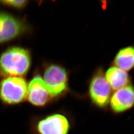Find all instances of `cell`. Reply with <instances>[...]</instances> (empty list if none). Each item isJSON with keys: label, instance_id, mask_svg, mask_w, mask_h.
<instances>
[{"label": "cell", "instance_id": "6da1fadb", "mask_svg": "<svg viewBox=\"0 0 134 134\" xmlns=\"http://www.w3.org/2000/svg\"><path fill=\"white\" fill-rule=\"evenodd\" d=\"M29 134H69L74 123L71 117L62 111L31 116Z\"/></svg>", "mask_w": 134, "mask_h": 134}, {"label": "cell", "instance_id": "277c9868", "mask_svg": "<svg viewBox=\"0 0 134 134\" xmlns=\"http://www.w3.org/2000/svg\"><path fill=\"white\" fill-rule=\"evenodd\" d=\"M43 81L53 100L57 99L67 93L68 74L65 68L57 64H51L43 74Z\"/></svg>", "mask_w": 134, "mask_h": 134}, {"label": "cell", "instance_id": "52a82bcc", "mask_svg": "<svg viewBox=\"0 0 134 134\" xmlns=\"http://www.w3.org/2000/svg\"><path fill=\"white\" fill-rule=\"evenodd\" d=\"M26 99L30 104L38 108L45 107L53 100L42 78L39 75L29 82Z\"/></svg>", "mask_w": 134, "mask_h": 134}, {"label": "cell", "instance_id": "8fae6325", "mask_svg": "<svg viewBox=\"0 0 134 134\" xmlns=\"http://www.w3.org/2000/svg\"><path fill=\"white\" fill-rule=\"evenodd\" d=\"M0 3L2 5H5L15 9H21L27 5L28 1L25 0H9L1 1Z\"/></svg>", "mask_w": 134, "mask_h": 134}, {"label": "cell", "instance_id": "3957f363", "mask_svg": "<svg viewBox=\"0 0 134 134\" xmlns=\"http://www.w3.org/2000/svg\"><path fill=\"white\" fill-rule=\"evenodd\" d=\"M27 86L22 77H5L0 82V100L5 105L21 103L26 98Z\"/></svg>", "mask_w": 134, "mask_h": 134}, {"label": "cell", "instance_id": "5b68a950", "mask_svg": "<svg viewBox=\"0 0 134 134\" xmlns=\"http://www.w3.org/2000/svg\"><path fill=\"white\" fill-rule=\"evenodd\" d=\"M88 93L92 103L96 107L103 109L109 105L111 88L102 69H98L92 77Z\"/></svg>", "mask_w": 134, "mask_h": 134}, {"label": "cell", "instance_id": "7a4b0ae2", "mask_svg": "<svg viewBox=\"0 0 134 134\" xmlns=\"http://www.w3.org/2000/svg\"><path fill=\"white\" fill-rule=\"evenodd\" d=\"M31 65V56L25 48L13 47L0 56V76L21 77L28 72Z\"/></svg>", "mask_w": 134, "mask_h": 134}, {"label": "cell", "instance_id": "8992f818", "mask_svg": "<svg viewBox=\"0 0 134 134\" xmlns=\"http://www.w3.org/2000/svg\"><path fill=\"white\" fill-rule=\"evenodd\" d=\"M24 23L11 14L0 12V44L21 35L25 31Z\"/></svg>", "mask_w": 134, "mask_h": 134}, {"label": "cell", "instance_id": "9c48e42d", "mask_svg": "<svg viewBox=\"0 0 134 134\" xmlns=\"http://www.w3.org/2000/svg\"><path fill=\"white\" fill-rule=\"evenodd\" d=\"M105 77L111 88L114 91L129 85L130 82L128 72L114 66L110 67L106 71Z\"/></svg>", "mask_w": 134, "mask_h": 134}, {"label": "cell", "instance_id": "ba28073f", "mask_svg": "<svg viewBox=\"0 0 134 134\" xmlns=\"http://www.w3.org/2000/svg\"><path fill=\"white\" fill-rule=\"evenodd\" d=\"M110 110L116 114L130 110L134 106V87L129 85L111 95L109 103Z\"/></svg>", "mask_w": 134, "mask_h": 134}, {"label": "cell", "instance_id": "30bf717a", "mask_svg": "<svg viewBox=\"0 0 134 134\" xmlns=\"http://www.w3.org/2000/svg\"><path fill=\"white\" fill-rule=\"evenodd\" d=\"M115 67L125 71L134 69V47L130 46L121 49L116 55L113 60Z\"/></svg>", "mask_w": 134, "mask_h": 134}]
</instances>
